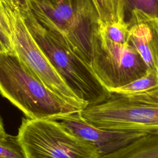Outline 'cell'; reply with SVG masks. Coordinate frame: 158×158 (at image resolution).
<instances>
[{
	"label": "cell",
	"instance_id": "1",
	"mask_svg": "<svg viewBox=\"0 0 158 158\" xmlns=\"http://www.w3.org/2000/svg\"><path fill=\"white\" fill-rule=\"evenodd\" d=\"M0 93L30 118L56 120L81 111L47 87L15 52L0 53Z\"/></svg>",
	"mask_w": 158,
	"mask_h": 158
},
{
	"label": "cell",
	"instance_id": "2",
	"mask_svg": "<svg viewBox=\"0 0 158 158\" xmlns=\"http://www.w3.org/2000/svg\"><path fill=\"white\" fill-rule=\"evenodd\" d=\"M31 35L68 87L88 106L108 99L109 93L98 81L90 66L81 59L59 33L44 27L32 10L23 12Z\"/></svg>",
	"mask_w": 158,
	"mask_h": 158
},
{
	"label": "cell",
	"instance_id": "3",
	"mask_svg": "<svg viewBox=\"0 0 158 158\" xmlns=\"http://www.w3.org/2000/svg\"><path fill=\"white\" fill-rule=\"evenodd\" d=\"M31 10L44 27L60 35L90 66L92 42L101 24L92 0H60L54 4L32 1Z\"/></svg>",
	"mask_w": 158,
	"mask_h": 158
},
{
	"label": "cell",
	"instance_id": "4",
	"mask_svg": "<svg viewBox=\"0 0 158 158\" xmlns=\"http://www.w3.org/2000/svg\"><path fill=\"white\" fill-rule=\"evenodd\" d=\"M88 123L100 128L158 135V87L143 93H111L106 101L80 111Z\"/></svg>",
	"mask_w": 158,
	"mask_h": 158
},
{
	"label": "cell",
	"instance_id": "5",
	"mask_svg": "<svg viewBox=\"0 0 158 158\" xmlns=\"http://www.w3.org/2000/svg\"><path fill=\"white\" fill-rule=\"evenodd\" d=\"M0 10L9 26L14 50L23 63L50 89L83 110L88 104L80 100L58 75L30 32L22 10L12 0H0Z\"/></svg>",
	"mask_w": 158,
	"mask_h": 158
},
{
	"label": "cell",
	"instance_id": "6",
	"mask_svg": "<svg viewBox=\"0 0 158 158\" xmlns=\"http://www.w3.org/2000/svg\"><path fill=\"white\" fill-rule=\"evenodd\" d=\"M17 136L26 158H100L92 145L56 120L23 118Z\"/></svg>",
	"mask_w": 158,
	"mask_h": 158
},
{
	"label": "cell",
	"instance_id": "7",
	"mask_svg": "<svg viewBox=\"0 0 158 158\" xmlns=\"http://www.w3.org/2000/svg\"><path fill=\"white\" fill-rule=\"evenodd\" d=\"M90 67L108 91L140 78L148 70L133 47L110 41L102 33L100 26L92 42Z\"/></svg>",
	"mask_w": 158,
	"mask_h": 158
},
{
	"label": "cell",
	"instance_id": "8",
	"mask_svg": "<svg viewBox=\"0 0 158 158\" xmlns=\"http://www.w3.org/2000/svg\"><path fill=\"white\" fill-rule=\"evenodd\" d=\"M68 132L92 145L100 157L113 152L146 135L141 132L124 131L100 128L88 123L80 112L56 120Z\"/></svg>",
	"mask_w": 158,
	"mask_h": 158
},
{
	"label": "cell",
	"instance_id": "9",
	"mask_svg": "<svg viewBox=\"0 0 158 158\" xmlns=\"http://www.w3.org/2000/svg\"><path fill=\"white\" fill-rule=\"evenodd\" d=\"M126 22L129 44L138 52L148 69L158 74V20L133 10Z\"/></svg>",
	"mask_w": 158,
	"mask_h": 158
},
{
	"label": "cell",
	"instance_id": "10",
	"mask_svg": "<svg viewBox=\"0 0 158 158\" xmlns=\"http://www.w3.org/2000/svg\"><path fill=\"white\" fill-rule=\"evenodd\" d=\"M100 158H158V135L146 134Z\"/></svg>",
	"mask_w": 158,
	"mask_h": 158
},
{
	"label": "cell",
	"instance_id": "11",
	"mask_svg": "<svg viewBox=\"0 0 158 158\" xmlns=\"http://www.w3.org/2000/svg\"><path fill=\"white\" fill-rule=\"evenodd\" d=\"M158 87V74L148 69L147 72L140 78H138L126 85L120 87L110 89V93L120 95H133L145 93Z\"/></svg>",
	"mask_w": 158,
	"mask_h": 158
},
{
	"label": "cell",
	"instance_id": "12",
	"mask_svg": "<svg viewBox=\"0 0 158 158\" xmlns=\"http://www.w3.org/2000/svg\"><path fill=\"white\" fill-rule=\"evenodd\" d=\"M101 23L106 25L123 22V0H92Z\"/></svg>",
	"mask_w": 158,
	"mask_h": 158
},
{
	"label": "cell",
	"instance_id": "13",
	"mask_svg": "<svg viewBox=\"0 0 158 158\" xmlns=\"http://www.w3.org/2000/svg\"><path fill=\"white\" fill-rule=\"evenodd\" d=\"M123 9L125 22L133 10H139L158 20V0H123Z\"/></svg>",
	"mask_w": 158,
	"mask_h": 158
},
{
	"label": "cell",
	"instance_id": "14",
	"mask_svg": "<svg viewBox=\"0 0 158 158\" xmlns=\"http://www.w3.org/2000/svg\"><path fill=\"white\" fill-rule=\"evenodd\" d=\"M0 158H26L18 136L0 133Z\"/></svg>",
	"mask_w": 158,
	"mask_h": 158
},
{
	"label": "cell",
	"instance_id": "15",
	"mask_svg": "<svg viewBox=\"0 0 158 158\" xmlns=\"http://www.w3.org/2000/svg\"><path fill=\"white\" fill-rule=\"evenodd\" d=\"M100 29L105 36L110 41L120 44H129V28L126 22L106 25L101 23Z\"/></svg>",
	"mask_w": 158,
	"mask_h": 158
},
{
	"label": "cell",
	"instance_id": "16",
	"mask_svg": "<svg viewBox=\"0 0 158 158\" xmlns=\"http://www.w3.org/2000/svg\"><path fill=\"white\" fill-rule=\"evenodd\" d=\"M0 46L2 52H15L11 34L6 19L0 10Z\"/></svg>",
	"mask_w": 158,
	"mask_h": 158
},
{
	"label": "cell",
	"instance_id": "17",
	"mask_svg": "<svg viewBox=\"0 0 158 158\" xmlns=\"http://www.w3.org/2000/svg\"><path fill=\"white\" fill-rule=\"evenodd\" d=\"M22 11L28 12L31 10V0H12Z\"/></svg>",
	"mask_w": 158,
	"mask_h": 158
},
{
	"label": "cell",
	"instance_id": "18",
	"mask_svg": "<svg viewBox=\"0 0 158 158\" xmlns=\"http://www.w3.org/2000/svg\"><path fill=\"white\" fill-rule=\"evenodd\" d=\"M31 2H37L44 4H54L58 2L60 0H31Z\"/></svg>",
	"mask_w": 158,
	"mask_h": 158
},
{
	"label": "cell",
	"instance_id": "19",
	"mask_svg": "<svg viewBox=\"0 0 158 158\" xmlns=\"http://www.w3.org/2000/svg\"><path fill=\"white\" fill-rule=\"evenodd\" d=\"M4 132H5V131H4V127H3L2 121H1V118H0V133H4Z\"/></svg>",
	"mask_w": 158,
	"mask_h": 158
},
{
	"label": "cell",
	"instance_id": "20",
	"mask_svg": "<svg viewBox=\"0 0 158 158\" xmlns=\"http://www.w3.org/2000/svg\"><path fill=\"white\" fill-rule=\"evenodd\" d=\"M2 52V50H1V46H0V53Z\"/></svg>",
	"mask_w": 158,
	"mask_h": 158
}]
</instances>
